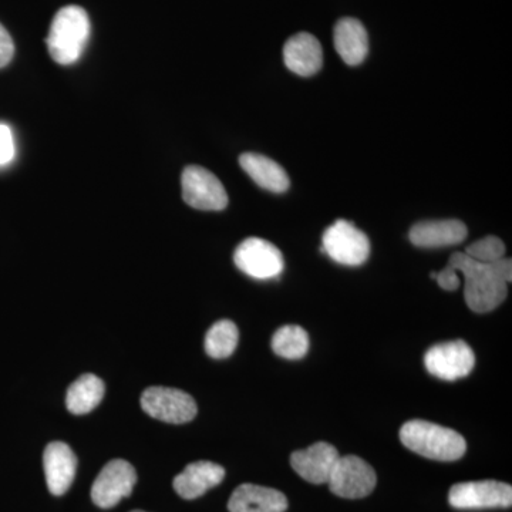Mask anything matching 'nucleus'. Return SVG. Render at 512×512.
I'll return each mask as SVG.
<instances>
[{"label": "nucleus", "instance_id": "f8f14e48", "mask_svg": "<svg viewBox=\"0 0 512 512\" xmlns=\"http://www.w3.org/2000/svg\"><path fill=\"white\" fill-rule=\"evenodd\" d=\"M339 457L336 447L325 441H319L305 450L292 453L291 466L308 483L328 484L330 474L338 463Z\"/></svg>", "mask_w": 512, "mask_h": 512}, {"label": "nucleus", "instance_id": "4468645a", "mask_svg": "<svg viewBox=\"0 0 512 512\" xmlns=\"http://www.w3.org/2000/svg\"><path fill=\"white\" fill-rule=\"evenodd\" d=\"M225 477L224 467L211 461H197L188 464L183 473L174 478V490L184 500H195L217 487Z\"/></svg>", "mask_w": 512, "mask_h": 512}, {"label": "nucleus", "instance_id": "f257e3e1", "mask_svg": "<svg viewBox=\"0 0 512 512\" xmlns=\"http://www.w3.org/2000/svg\"><path fill=\"white\" fill-rule=\"evenodd\" d=\"M448 265L461 272L466 278L464 298L471 311L487 313L494 311L507 298L508 288L512 279V262L503 258L493 264H484L464 254L454 252Z\"/></svg>", "mask_w": 512, "mask_h": 512}, {"label": "nucleus", "instance_id": "dca6fc26", "mask_svg": "<svg viewBox=\"0 0 512 512\" xmlns=\"http://www.w3.org/2000/svg\"><path fill=\"white\" fill-rule=\"evenodd\" d=\"M229 512H285L288 498L275 488L242 484L228 501Z\"/></svg>", "mask_w": 512, "mask_h": 512}, {"label": "nucleus", "instance_id": "7ed1b4c3", "mask_svg": "<svg viewBox=\"0 0 512 512\" xmlns=\"http://www.w3.org/2000/svg\"><path fill=\"white\" fill-rule=\"evenodd\" d=\"M89 15L80 6H64L56 13L46 39L47 50L56 63L70 66L82 57L89 42Z\"/></svg>", "mask_w": 512, "mask_h": 512}, {"label": "nucleus", "instance_id": "a878e982", "mask_svg": "<svg viewBox=\"0 0 512 512\" xmlns=\"http://www.w3.org/2000/svg\"><path fill=\"white\" fill-rule=\"evenodd\" d=\"M13 55H15V43L8 30L0 23V67L8 66Z\"/></svg>", "mask_w": 512, "mask_h": 512}, {"label": "nucleus", "instance_id": "9b49d317", "mask_svg": "<svg viewBox=\"0 0 512 512\" xmlns=\"http://www.w3.org/2000/svg\"><path fill=\"white\" fill-rule=\"evenodd\" d=\"M137 483V473L126 460H113L100 471L92 487V500L97 507L109 510L123 498L130 497Z\"/></svg>", "mask_w": 512, "mask_h": 512}, {"label": "nucleus", "instance_id": "6ab92c4d", "mask_svg": "<svg viewBox=\"0 0 512 512\" xmlns=\"http://www.w3.org/2000/svg\"><path fill=\"white\" fill-rule=\"evenodd\" d=\"M239 164L242 170L264 190L281 194L291 185L284 168L271 158L256 153H245L239 157Z\"/></svg>", "mask_w": 512, "mask_h": 512}, {"label": "nucleus", "instance_id": "6e6552de", "mask_svg": "<svg viewBox=\"0 0 512 512\" xmlns=\"http://www.w3.org/2000/svg\"><path fill=\"white\" fill-rule=\"evenodd\" d=\"M181 185L183 200L195 210L222 211L227 208V191L211 171L190 165L184 170Z\"/></svg>", "mask_w": 512, "mask_h": 512}, {"label": "nucleus", "instance_id": "412c9836", "mask_svg": "<svg viewBox=\"0 0 512 512\" xmlns=\"http://www.w3.org/2000/svg\"><path fill=\"white\" fill-rule=\"evenodd\" d=\"M239 332L231 320L222 319L211 326L205 336V352L212 359H225L237 349Z\"/></svg>", "mask_w": 512, "mask_h": 512}, {"label": "nucleus", "instance_id": "4be33fe9", "mask_svg": "<svg viewBox=\"0 0 512 512\" xmlns=\"http://www.w3.org/2000/svg\"><path fill=\"white\" fill-rule=\"evenodd\" d=\"M272 350L284 359H302L309 350V335L301 326H282L272 338Z\"/></svg>", "mask_w": 512, "mask_h": 512}, {"label": "nucleus", "instance_id": "ddd939ff", "mask_svg": "<svg viewBox=\"0 0 512 512\" xmlns=\"http://www.w3.org/2000/svg\"><path fill=\"white\" fill-rule=\"evenodd\" d=\"M46 483L50 493L63 495L73 484L77 470V458L72 448L63 441L47 444L43 454Z\"/></svg>", "mask_w": 512, "mask_h": 512}, {"label": "nucleus", "instance_id": "423d86ee", "mask_svg": "<svg viewBox=\"0 0 512 512\" xmlns=\"http://www.w3.org/2000/svg\"><path fill=\"white\" fill-rule=\"evenodd\" d=\"M448 503L457 510L510 508L512 487L510 484L494 480L460 483L450 488Z\"/></svg>", "mask_w": 512, "mask_h": 512}, {"label": "nucleus", "instance_id": "9d476101", "mask_svg": "<svg viewBox=\"0 0 512 512\" xmlns=\"http://www.w3.org/2000/svg\"><path fill=\"white\" fill-rule=\"evenodd\" d=\"M234 262L239 271L255 279H272L284 271V256L271 242L248 238L235 249Z\"/></svg>", "mask_w": 512, "mask_h": 512}, {"label": "nucleus", "instance_id": "20e7f679", "mask_svg": "<svg viewBox=\"0 0 512 512\" xmlns=\"http://www.w3.org/2000/svg\"><path fill=\"white\" fill-rule=\"evenodd\" d=\"M322 244V252L342 265L365 264L370 255V241L365 232L346 220L330 225L323 234Z\"/></svg>", "mask_w": 512, "mask_h": 512}, {"label": "nucleus", "instance_id": "393cba45", "mask_svg": "<svg viewBox=\"0 0 512 512\" xmlns=\"http://www.w3.org/2000/svg\"><path fill=\"white\" fill-rule=\"evenodd\" d=\"M430 276L436 279L437 284H439L440 288L444 289V291H456L458 286H460V278H458L457 271L451 268L450 265H447L439 274H437V272H431Z\"/></svg>", "mask_w": 512, "mask_h": 512}, {"label": "nucleus", "instance_id": "0eeeda50", "mask_svg": "<svg viewBox=\"0 0 512 512\" xmlns=\"http://www.w3.org/2000/svg\"><path fill=\"white\" fill-rule=\"evenodd\" d=\"M377 483L375 470L357 456H340L328 481L338 497L359 500L373 493Z\"/></svg>", "mask_w": 512, "mask_h": 512}, {"label": "nucleus", "instance_id": "aec40b11", "mask_svg": "<svg viewBox=\"0 0 512 512\" xmlns=\"http://www.w3.org/2000/svg\"><path fill=\"white\" fill-rule=\"evenodd\" d=\"M106 393V386L99 377L90 375H82L76 382L70 384L67 390L66 407L70 413L76 416H82L92 412L99 406Z\"/></svg>", "mask_w": 512, "mask_h": 512}, {"label": "nucleus", "instance_id": "2eb2a0df", "mask_svg": "<svg viewBox=\"0 0 512 512\" xmlns=\"http://www.w3.org/2000/svg\"><path fill=\"white\" fill-rule=\"evenodd\" d=\"M284 62L292 73L311 77L323 66V50L311 33L301 32L292 36L284 46Z\"/></svg>", "mask_w": 512, "mask_h": 512}, {"label": "nucleus", "instance_id": "b1692460", "mask_svg": "<svg viewBox=\"0 0 512 512\" xmlns=\"http://www.w3.org/2000/svg\"><path fill=\"white\" fill-rule=\"evenodd\" d=\"M16 144L12 128L0 123V168L6 167L15 160Z\"/></svg>", "mask_w": 512, "mask_h": 512}, {"label": "nucleus", "instance_id": "1a4fd4ad", "mask_svg": "<svg viewBox=\"0 0 512 512\" xmlns=\"http://www.w3.org/2000/svg\"><path fill=\"white\" fill-rule=\"evenodd\" d=\"M424 365L430 375L453 382L473 372L476 356L464 340H453L439 343L427 350Z\"/></svg>", "mask_w": 512, "mask_h": 512}, {"label": "nucleus", "instance_id": "f03ea898", "mask_svg": "<svg viewBox=\"0 0 512 512\" xmlns=\"http://www.w3.org/2000/svg\"><path fill=\"white\" fill-rule=\"evenodd\" d=\"M403 446L421 457L456 461L466 454L467 443L456 430L426 420H410L400 429Z\"/></svg>", "mask_w": 512, "mask_h": 512}, {"label": "nucleus", "instance_id": "f3484780", "mask_svg": "<svg viewBox=\"0 0 512 512\" xmlns=\"http://www.w3.org/2000/svg\"><path fill=\"white\" fill-rule=\"evenodd\" d=\"M468 229L458 220L423 221L410 229V241L419 248H443L458 245L467 238Z\"/></svg>", "mask_w": 512, "mask_h": 512}, {"label": "nucleus", "instance_id": "5701e85b", "mask_svg": "<svg viewBox=\"0 0 512 512\" xmlns=\"http://www.w3.org/2000/svg\"><path fill=\"white\" fill-rule=\"evenodd\" d=\"M464 254L476 259L478 262L493 264V262L505 258V245L500 238L490 235V237L481 238L473 242L470 247H467Z\"/></svg>", "mask_w": 512, "mask_h": 512}, {"label": "nucleus", "instance_id": "39448f33", "mask_svg": "<svg viewBox=\"0 0 512 512\" xmlns=\"http://www.w3.org/2000/svg\"><path fill=\"white\" fill-rule=\"evenodd\" d=\"M141 407L148 416L171 424L188 423L198 413L192 396L173 387H148L141 394Z\"/></svg>", "mask_w": 512, "mask_h": 512}, {"label": "nucleus", "instance_id": "a211bd4d", "mask_svg": "<svg viewBox=\"0 0 512 512\" xmlns=\"http://www.w3.org/2000/svg\"><path fill=\"white\" fill-rule=\"evenodd\" d=\"M335 49L349 66H359L369 53V36L360 20L340 19L335 26Z\"/></svg>", "mask_w": 512, "mask_h": 512}, {"label": "nucleus", "instance_id": "bb28decb", "mask_svg": "<svg viewBox=\"0 0 512 512\" xmlns=\"http://www.w3.org/2000/svg\"><path fill=\"white\" fill-rule=\"evenodd\" d=\"M131 512H146V511L136 510V511H131Z\"/></svg>", "mask_w": 512, "mask_h": 512}]
</instances>
